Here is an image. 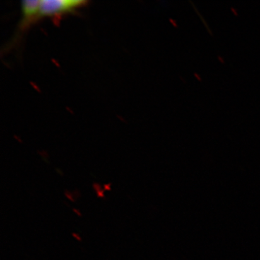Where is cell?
<instances>
[{
    "label": "cell",
    "mask_w": 260,
    "mask_h": 260,
    "mask_svg": "<svg viewBox=\"0 0 260 260\" xmlns=\"http://www.w3.org/2000/svg\"><path fill=\"white\" fill-rule=\"evenodd\" d=\"M88 4L85 0H41L39 16L56 17L74 12Z\"/></svg>",
    "instance_id": "1"
},
{
    "label": "cell",
    "mask_w": 260,
    "mask_h": 260,
    "mask_svg": "<svg viewBox=\"0 0 260 260\" xmlns=\"http://www.w3.org/2000/svg\"><path fill=\"white\" fill-rule=\"evenodd\" d=\"M41 0H24L21 2V18L19 22L18 32H23L30 25L40 19L39 8Z\"/></svg>",
    "instance_id": "2"
}]
</instances>
